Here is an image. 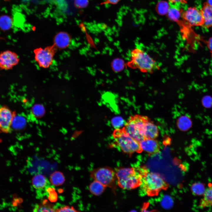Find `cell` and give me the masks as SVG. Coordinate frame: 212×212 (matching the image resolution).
<instances>
[{
    "mask_svg": "<svg viewBox=\"0 0 212 212\" xmlns=\"http://www.w3.org/2000/svg\"><path fill=\"white\" fill-rule=\"evenodd\" d=\"M129 68L137 69L145 73H153L159 69V66L157 62L144 50L136 48L130 53V59L127 63Z\"/></svg>",
    "mask_w": 212,
    "mask_h": 212,
    "instance_id": "6da1fadb",
    "label": "cell"
},
{
    "mask_svg": "<svg viewBox=\"0 0 212 212\" xmlns=\"http://www.w3.org/2000/svg\"><path fill=\"white\" fill-rule=\"evenodd\" d=\"M133 168H120L115 170L118 186L124 189L131 190L141 185L142 175Z\"/></svg>",
    "mask_w": 212,
    "mask_h": 212,
    "instance_id": "7a4b0ae2",
    "label": "cell"
},
{
    "mask_svg": "<svg viewBox=\"0 0 212 212\" xmlns=\"http://www.w3.org/2000/svg\"><path fill=\"white\" fill-rule=\"evenodd\" d=\"M112 135L114 145L124 153L130 155L135 153H140L142 151L139 142L127 134L123 128L115 129Z\"/></svg>",
    "mask_w": 212,
    "mask_h": 212,
    "instance_id": "3957f363",
    "label": "cell"
},
{
    "mask_svg": "<svg viewBox=\"0 0 212 212\" xmlns=\"http://www.w3.org/2000/svg\"><path fill=\"white\" fill-rule=\"evenodd\" d=\"M141 185L146 194L150 196L157 195L160 191L167 189L168 186L159 174L148 172L146 170L142 174Z\"/></svg>",
    "mask_w": 212,
    "mask_h": 212,
    "instance_id": "277c9868",
    "label": "cell"
},
{
    "mask_svg": "<svg viewBox=\"0 0 212 212\" xmlns=\"http://www.w3.org/2000/svg\"><path fill=\"white\" fill-rule=\"evenodd\" d=\"M149 119L146 116L139 115L130 116L123 128L127 134L140 142L146 139L145 127Z\"/></svg>",
    "mask_w": 212,
    "mask_h": 212,
    "instance_id": "5b68a950",
    "label": "cell"
},
{
    "mask_svg": "<svg viewBox=\"0 0 212 212\" xmlns=\"http://www.w3.org/2000/svg\"><path fill=\"white\" fill-rule=\"evenodd\" d=\"M94 180L97 181L115 191L117 181L115 170L109 167H103L92 170L90 173Z\"/></svg>",
    "mask_w": 212,
    "mask_h": 212,
    "instance_id": "8992f818",
    "label": "cell"
},
{
    "mask_svg": "<svg viewBox=\"0 0 212 212\" xmlns=\"http://www.w3.org/2000/svg\"><path fill=\"white\" fill-rule=\"evenodd\" d=\"M57 49L53 45L44 48H37L34 50L36 62L40 67L48 68L52 64Z\"/></svg>",
    "mask_w": 212,
    "mask_h": 212,
    "instance_id": "52a82bcc",
    "label": "cell"
},
{
    "mask_svg": "<svg viewBox=\"0 0 212 212\" xmlns=\"http://www.w3.org/2000/svg\"><path fill=\"white\" fill-rule=\"evenodd\" d=\"M181 18L189 26H203V18L201 10L195 7H190L183 11Z\"/></svg>",
    "mask_w": 212,
    "mask_h": 212,
    "instance_id": "ba28073f",
    "label": "cell"
},
{
    "mask_svg": "<svg viewBox=\"0 0 212 212\" xmlns=\"http://www.w3.org/2000/svg\"><path fill=\"white\" fill-rule=\"evenodd\" d=\"M15 113L6 106L0 107V132L8 133L11 130Z\"/></svg>",
    "mask_w": 212,
    "mask_h": 212,
    "instance_id": "9c48e42d",
    "label": "cell"
},
{
    "mask_svg": "<svg viewBox=\"0 0 212 212\" xmlns=\"http://www.w3.org/2000/svg\"><path fill=\"white\" fill-rule=\"evenodd\" d=\"M18 55L15 52L6 50L0 53V69L8 70L11 69L19 62Z\"/></svg>",
    "mask_w": 212,
    "mask_h": 212,
    "instance_id": "30bf717a",
    "label": "cell"
},
{
    "mask_svg": "<svg viewBox=\"0 0 212 212\" xmlns=\"http://www.w3.org/2000/svg\"><path fill=\"white\" fill-rule=\"evenodd\" d=\"M155 139H145L139 142L142 151L150 154L157 153L160 150V145Z\"/></svg>",
    "mask_w": 212,
    "mask_h": 212,
    "instance_id": "8fae6325",
    "label": "cell"
},
{
    "mask_svg": "<svg viewBox=\"0 0 212 212\" xmlns=\"http://www.w3.org/2000/svg\"><path fill=\"white\" fill-rule=\"evenodd\" d=\"M70 36L64 32H59L56 35L53 45L57 49H63L67 47L71 42Z\"/></svg>",
    "mask_w": 212,
    "mask_h": 212,
    "instance_id": "7c38bea8",
    "label": "cell"
},
{
    "mask_svg": "<svg viewBox=\"0 0 212 212\" xmlns=\"http://www.w3.org/2000/svg\"><path fill=\"white\" fill-rule=\"evenodd\" d=\"M203 18V26L208 28L212 27V6L207 2H204L200 9Z\"/></svg>",
    "mask_w": 212,
    "mask_h": 212,
    "instance_id": "4fadbf2b",
    "label": "cell"
},
{
    "mask_svg": "<svg viewBox=\"0 0 212 212\" xmlns=\"http://www.w3.org/2000/svg\"><path fill=\"white\" fill-rule=\"evenodd\" d=\"M32 183L33 187L38 191L46 190L49 186V182L45 176L41 174H37L33 177Z\"/></svg>",
    "mask_w": 212,
    "mask_h": 212,
    "instance_id": "5bb4252c",
    "label": "cell"
},
{
    "mask_svg": "<svg viewBox=\"0 0 212 212\" xmlns=\"http://www.w3.org/2000/svg\"><path fill=\"white\" fill-rule=\"evenodd\" d=\"M159 135L157 127L149 118L145 127V135L146 139H155Z\"/></svg>",
    "mask_w": 212,
    "mask_h": 212,
    "instance_id": "9a60e30c",
    "label": "cell"
},
{
    "mask_svg": "<svg viewBox=\"0 0 212 212\" xmlns=\"http://www.w3.org/2000/svg\"><path fill=\"white\" fill-rule=\"evenodd\" d=\"M183 10L177 6H173L170 7L167 15L168 17L170 20L178 22L179 21Z\"/></svg>",
    "mask_w": 212,
    "mask_h": 212,
    "instance_id": "2e32d148",
    "label": "cell"
},
{
    "mask_svg": "<svg viewBox=\"0 0 212 212\" xmlns=\"http://www.w3.org/2000/svg\"><path fill=\"white\" fill-rule=\"evenodd\" d=\"M106 187L100 182L94 180L90 184L89 190L90 192L95 196H100L104 191Z\"/></svg>",
    "mask_w": 212,
    "mask_h": 212,
    "instance_id": "e0dca14e",
    "label": "cell"
},
{
    "mask_svg": "<svg viewBox=\"0 0 212 212\" xmlns=\"http://www.w3.org/2000/svg\"><path fill=\"white\" fill-rule=\"evenodd\" d=\"M51 184L55 186L62 185L65 181L63 173L59 171H56L52 173L49 178Z\"/></svg>",
    "mask_w": 212,
    "mask_h": 212,
    "instance_id": "ac0fdd59",
    "label": "cell"
},
{
    "mask_svg": "<svg viewBox=\"0 0 212 212\" xmlns=\"http://www.w3.org/2000/svg\"><path fill=\"white\" fill-rule=\"evenodd\" d=\"M191 121L187 117L182 116L180 117L177 121V125L179 129L185 130L191 126Z\"/></svg>",
    "mask_w": 212,
    "mask_h": 212,
    "instance_id": "d6986e66",
    "label": "cell"
},
{
    "mask_svg": "<svg viewBox=\"0 0 212 212\" xmlns=\"http://www.w3.org/2000/svg\"><path fill=\"white\" fill-rule=\"evenodd\" d=\"M168 4L164 1L159 2L156 6V10L158 13L162 15L167 14L170 8Z\"/></svg>",
    "mask_w": 212,
    "mask_h": 212,
    "instance_id": "ffe728a7",
    "label": "cell"
},
{
    "mask_svg": "<svg viewBox=\"0 0 212 212\" xmlns=\"http://www.w3.org/2000/svg\"><path fill=\"white\" fill-rule=\"evenodd\" d=\"M47 201H44L42 204L35 206L33 209V211L35 212H54L55 210L50 205L46 204Z\"/></svg>",
    "mask_w": 212,
    "mask_h": 212,
    "instance_id": "44dd1931",
    "label": "cell"
},
{
    "mask_svg": "<svg viewBox=\"0 0 212 212\" xmlns=\"http://www.w3.org/2000/svg\"><path fill=\"white\" fill-rule=\"evenodd\" d=\"M206 189L204 185L200 183H194L191 187V190L193 193L196 195H201L203 194Z\"/></svg>",
    "mask_w": 212,
    "mask_h": 212,
    "instance_id": "7402d4cb",
    "label": "cell"
},
{
    "mask_svg": "<svg viewBox=\"0 0 212 212\" xmlns=\"http://www.w3.org/2000/svg\"><path fill=\"white\" fill-rule=\"evenodd\" d=\"M162 207L165 209L171 208L173 204V202L172 198L167 195L164 196L160 201Z\"/></svg>",
    "mask_w": 212,
    "mask_h": 212,
    "instance_id": "603a6c76",
    "label": "cell"
},
{
    "mask_svg": "<svg viewBox=\"0 0 212 212\" xmlns=\"http://www.w3.org/2000/svg\"><path fill=\"white\" fill-rule=\"evenodd\" d=\"M32 112L36 117H42L44 114V109L42 105L36 104L32 107Z\"/></svg>",
    "mask_w": 212,
    "mask_h": 212,
    "instance_id": "cb8c5ba5",
    "label": "cell"
},
{
    "mask_svg": "<svg viewBox=\"0 0 212 212\" xmlns=\"http://www.w3.org/2000/svg\"><path fill=\"white\" fill-rule=\"evenodd\" d=\"M46 191L49 201L52 203L56 202L58 199V196L54 188L49 186L47 188Z\"/></svg>",
    "mask_w": 212,
    "mask_h": 212,
    "instance_id": "d4e9b609",
    "label": "cell"
},
{
    "mask_svg": "<svg viewBox=\"0 0 212 212\" xmlns=\"http://www.w3.org/2000/svg\"><path fill=\"white\" fill-rule=\"evenodd\" d=\"M13 120L15 121V127L17 129L22 128L26 125V119L22 116H18L16 117L15 116Z\"/></svg>",
    "mask_w": 212,
    "mask_h": 212,
    "instance_id": "484cf974",
    "label": "cell"
},
{
    "mask_svg": "<svg viewBox=\"0 0 212 212\" xmlns=\"http://www.w3.org/2000/svg\"><path fill=\"white\" fill-rule=\"evenodd\" d=\"M123 64L120 60L116 59L114 61L113 63V68L117 71H119L122 69L123 67Z\"/></svg>",
    "mask_w": 212,
    "mask_h": 212,
    "instance_id": "4316f807",
    "label": "cell"
},
{
    "mask_svg": "<svg viewBox=\"0 0 212 212\" xmlns=\"http://www.w3.org/2000/svg\"><path fill=\"white\" fill-rule=\"evenodd\" d=\"M88 2V0H75L74 4L76 7L83 8L87 6Z\"/></svg>",
    "mask_w": 212,
    "mask_h": 212,
    "instance_id": "83f0119b",
    "label": "cell"
},
{
    "mask_svg": "<svg viewBox=\"0 0 212 212\" xmlns=\"http://www.w3.org/2000/svg\"><path fill=\"white\" fill-rule=\"evenodd\" d=\"M56 211L57 212H77L73 207H70L68 206H65L62 207L56 210Z\"/></svg>",
    "mask_w": 212,
    "mask_h": 212,
    "instance_id": "f1b7e54d",
    "label": "cell"
},
{
    "mask_svg": "<svg viewBox=\"0 0 212 212\" xmlns=\"http://www.w3.org/2000/svg\"><path fill=\"white\" fill-rule=\"evenodd\" d=\"M172 6H177V5L183 4L187 3L188 0H168Z\"/></svg>",
    "mask_w": 212,
    "mask_h": 212,
    "instance_id": "f546056e",
    "label": "cell"
},
{
    "mask_svg": "<svg viewBox=\"0 0 212 212\" xmlns=\"http://www.w3.org/2000/svg\"><path fill=\"white\" fill-rule=\"evenodd\" d=\"M207 46L212 55V37L210 38L207 42Z\"/></svg>",
    "mask_w": 212,
    "mask_h": 212,
    "instance_id": "4dcf8cb0",
    "label": "cell"
},
{
    "mask_svg": "<svg viewBox=\"0 0 212 212\" xmlns=\"http://www.w3.org/2000/svg\"><path fill=\"white\" fill-rule=\"evenodd\" d=\"M120 118H115L113 119V124L114 125L117 126L119 125L120 124Z\"/></svg>",
    "mask_w": 212,
    "mask_h": 212,
    "instance_id": "1f68e13d",
    "label": "cell"
},
{
    "mask_svg": "<svg viewBox=\"0 0 212 212\" xmlns=\"http://www.w3.org/2000/svg\"><path fill=\"white\" fill-rule=\"evenodd\" d=\"M120 0H105V3L115 4L117 3Z\"/></svg>",
    "mask_w": 212,
    "mask_h": 212,
    "instance_id": "d6a6232c",
    "label": "cell"
},
{
    "mask_svg": "<svg viewBox=\"0 0 212 212\" xmlns=\"http://www.w3.org/2000/svg\"><path fill=\"white\" fill-rule=\"evenodd\" d=\"M208 189L212 198V185H210L208 188Z\"/></svg>",
    "mask_w": 212,
    "mask_h": 212,
    "instance_id": "836d02e7",
    "label": "cell"
},
{
    "mask_svg": "<svg viewBox=\"0 0 212 212\" xmlns=\"http://www.w3.org/2000/svg\"><path fill=\"white\" fill-rule=\"evenodd\" d=\"M207 2L209 4L212 6V0H207Z\"/></svg>",
    "mask_w": 212,
    "mask_h": 212,
    "instance_id": "e575fe53",
    "label": "cell"
}]
</instances>
